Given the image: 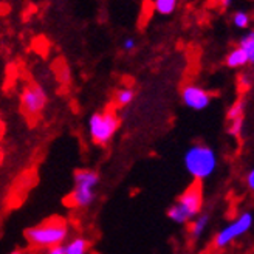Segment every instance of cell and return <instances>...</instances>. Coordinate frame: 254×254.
Segmentation results:
<instances>
[{
	"mask_svg": "<svg viewBox=\"0 0 254 254\" xmlns=\"http://www.w3.org/2000/svg\"><path fill=\"white\" fill-rule=\"evenodd\" d=\"M67 237L68 223L61 217L47 219L42 223L31 226L25 231V239L28 240V244L39 250L64 245Z\"/></svg>",
	"mask_w": 254,
	"mask_h": 254,
	"instance_id": "6da1fadb",
	"label": "cell"
},
{
	"mask_svg": "<svg viewBox=\"0 0 254 254\" xmlns=\"http://www.w3.org/2000/svg\"><path fill=\"white\" fill-rule=\"evenodd\" d=\"M203 208V189L200 182H194L168 209V217L179 225L192 222Z\"/></svg>",
	"mask_w": 254,
	"mask_h": 254,
	"instance_id": "7a4b0ae2",
	"label": "cell"
},
{
	"mask_svg": "<svg viewBox=\"0 0 254 254\" xmlns=\"http://www.w3.org/2000/svg\"><path fill=\"white\" fill-rule=\"evenodd\" d=\"M185 168L195 182L206 180L217 169V154L206 144H192L183 157Z\"/></svg>",
	"mask_w": 254,
	"mask_h": 254,
	"instance_id": "3957f363",
	"label": "cell"
},
{
	"mask_svg": "<svg viewBox=\"0 0 254 254\" xmlns=\"http://www.w3.org/2000/svg\"><path fill=\"white\" fill-rule=\"evenodd\" d=\"M74 186L67 198L71 208H87L96 198V186L99 185V174L93 169H78L74 172Z\"/></svg>",
	"mask_w": 254,
	"mask_h": 254,
	"instance_id": "277c9868",
	"label": "cell"
},
{
	"mask_svg": "<svg viewBox=\"0 0 254 254\" xmlns=\"http://www.w3.org/2000/svg\"><path fill=\"white\" fill-rule=\"evenodd\" d=\"M87 129L95 144L106 146L112 141V138L120 129V118L113 110L95 112L88 118Z\"/></svg>",
	"mask_w": 254,
	"mask_h": 254,
	"instance_id": "5b68a950",
	"label": "cell"
},
{
	"mask_svg": "<svg viewBox=\"0 0 254 254\" xmlns=\"http://www.w3.org/2000/svg\"><path fill=\"white\" fill-rule=\"evenodd\" d=\"M48 104L47 90L37 82L27 84L20 92V110L27 118H37Z\"/></svg>",
	"mask_w": 254,
	"mask_h": 254,
	"instance_id": "8992f818",
	"label": "cell"
},
{
	"mask_svg": "<svg viewBox=\"0 0 254 254\" xmlns=\"http://www.w3.org/2000/svg\"><path fill=\"white\" fill-rule=\"evenodd\" d=\"M254 223V215L253 212H242L239 215V217L228 223L225 228H222V230L215 234L214 240H212V247L215 250H223L226 248L228 245H231L234 240H237L239 237H242L244 234H247L251 226Z\"/></svg>",
	"mask_w": 254,
	"mask_h": 254,
	"instance_id": "52a82bcc",
	"label": "cell"
},
{
	"mask_svg": "<svg viewBox=\"0 0 254 254\" xmlns=\"http://www.w3.org/2000/svg\"><path fill=\"white\" fill-rule=\"evenodd\" d=\"M180 96H182L183 104L194 112H201V110L208 109L211 106V101H212L211 93L206 90L205 87H201L198 84L183 85Z\"/></svg>",
	"mask_w": 254,
	"mask_h": 254,
	"instance_id": "ba28073f",
	"label": "cell"
},
{
	"mask_svg": "<svg viewBox=\"0 0 254 254\" xmlns=\"http://www.w3.org/2000/svg\"><path fill=\"white\" fill-rule=\"evenodd\" d=\"M225 65L231 70H240L248 65V58L245 55V52L239 45L234 47L230 53L225 58Z\"/></svg>",
	"mask_w": 254,
	"mask_h": 254,
	"instance_id": "9c48e42d",
	"label": "cell"
},
{
	"mask_svg": "<svg viewBox=\"0 0 254 254\" xmlns=\"http://www.w3.org/2000/svg\"><path fill=\"white\" fill-rule=\"evenodd\" d=\"M209 223V215L208 214H198L197 217L190 222V228H189V236L192 240H198L203 233L206 231V226Z\"/></svg>",
	"mask_w": 254,
	"mask_h": 254,
	"instance_id": "30bf717a",
	"label": "cell"
},
{
	"mask_svg": "<svg viewBox=\"0 0 254 254\" xmlns=\"http://www.w3.org/2000/svg\"><path fill=\"white\" fill-rule=\"evenodd\" d=\"M88 247H90V242L85 237H73L71 240L64 245V253L65 254H87Z\"/></svg>",
	"mask_w": 254,
	"mask_h": 254,
	"instance_id": "8fae6325",
	"label": "cell"
},
{
	"mask_svg": "<svg viewBox=\"0 0 254 254\" xmlns=\"http://www.w3.org/2000/svg\"><path fill=\"white\" fill-rule=\"evenodd\" d=\"M135 96H136V92L132 87H121L115 92V95H113V99H115V104L118 107H127L135 101Z\"/></svg>",
	"mask_w": 254,
	"mask_h": 254,
	"instance_id": "7c38bea8",
	"label": "cell"
},
{
	"mask_svg": "<svg viewBox=\"0 0 254 254\" xmlns=\"http://www.w3.org/2000/svg\"><path fill=\"white\" fill-rule=\"evenodd\" d=\"M239 47L245 52L248 64L254 65V30H247V33L242 34L239 41Z\"/></svg>",
	"mask_w": 254,
	"mask_h": 254,
	"instance_id": "4fadbf2b",
	"label": "cell"
},
{
	"mask_svg": "<svg viewBox=\"0 0 254 254\" xmlns=\"http://www.w3.org/2000/svg\"><path fill=\"white\" fill-rule=\"evenodd\" d=\"M180 0H154V11L160 16H171Z\"/></svg>",
	"mask_w": 254,
	"mask_h": 254,
	"instance_id": "5bb4252c",
	"label": "cell"
},
{
	"mask_svg": "<svg viewBox=\"0 0 254 254\" xmlns=\"http://www.w3.org/2000/svg\"><path fill=\"white\" fill-rule=\"evenodd\" d=\"M245 110H247V101L244 98H239L231 104V107L228 109L226 120L233 121V120H239V118H245Z\"/></svg>",
	"mask_w": 254,
	"mask_h": 254,
	"instance_id": "9a60e30c",
	"label": "cell"
},
{
	"mask_svg": "<svg viewBox=\"0 0 254 254\" xmlns=\"http://www.w3.org/2000/svg\"><path fill=\"white\" fill-rule=\"evenodd\" d=\"M231 22L236 28L239 30H248L251 27V14L245 9H237L233 12Z\"/></svg>",
	"mask_w": 254,
	"mask_h": 254,
	"instance_id": "2e32d148",
	"label": "cell"
},
{
	"mask_svg": "<svg viewBox=\"0 0 254 254\" xmlns=\"http://www.w3.org/2000/svg\"><path fill=\"white\" fill-rule=\"evenodd\" d=\"M230 126H228V133L234 138H240L244 132V126H245V118H239V120H233L228 121Z\"/></svg>",
	"mask_w": 254,
	"mask_h": 254,
	"instance_id": "e0dca14e",
	"label": "cell"
},
{
	"mask_svg": "<svg viewBox=\"0 0 254 254\" xmlns=\"http://www.w3.org/2000/svg\"><path fill=\"white\" fill-rule=\"evenodd\" d=\"M237 84H239V90L240 92H248L250 88L253 87V79H251V76L248 73H242V74H239Z\"/></svg>",
	"mask_w": 254,
	"mask_h": 254,
	"instance_id": "ac0fdd59",
	"label": "cell"
},
{
	"mask_svg": "<svg viewBox=\"0 0 254 254\" xmlns=\"http://www.w3.org/2000/svg\"><path fill=\"white\" fill-rule=\"evenodd\" d=\"M121 47H123V52L132 53L136 50V41L133 39V37H126V39L123 41V44H121Z\"/></svg>",
	"mask_w": 254,
	"mask_h": 254,
	"instance_id": "d6986e66",
	"label": "cell"
},
{
	"mask_svg": "<svg viewBox=\"0 0 254 254\" xmlns=\"http://www.w3.org/2000/svg\"><path fill=\"white\" fill-rule=\"evenodd\" d=\"M39 254H65V253H64V245H56L52 248H44Z\"/></svg>",
	"mask_w": 254,
	"mask_h": 254,
	"instance_id": "ffe728a7",
	"label": "cell"
},
{
	"mask_svg": "<svg viewBox=\"0 0 254 254\" xmlns=\"http://www.w3.org/2000/svg\"><path fill=\"white\" fill-rule=\"evenodd\" d=\"M247 186H248L250 190H253V192H254V168L247 175Z\"/></svg>",
	"mask_w": 254,
	"mask_h": 254,
	"instance_id": "44dd1931",
	"label": "cell"
},
{
	"mask_svg": "<svg viewBox=\"0 0 254 254\" xmlns=\"http://www.w3.org/2000/svg\"><path fill=\"white\" fill-rule=\"evenodd\" d=\"M234 2L236 0H219V5L222 6V9H228V8H231Z\"/></svg>",
	"mask_w": 254,
	"mask_h": 254,
	"instance_id": "7402d4cb",
	"label": "cell"
},
{
	"mask_svg": "<svg viewBox=\"0 0 254 254\" xmlns=\"http://www.w3.org/2000/svg\"><path fill=\"white\" fill-rule=\"evenodd\" d=\"M9 254H27V253L22 251V250H14V251H11Z\"/></svg>",
	"mask_w": 254,
	"mask_h": 254,
	"instance_id": "603a6c76",
	"label": "cell"
}]
</instances>
